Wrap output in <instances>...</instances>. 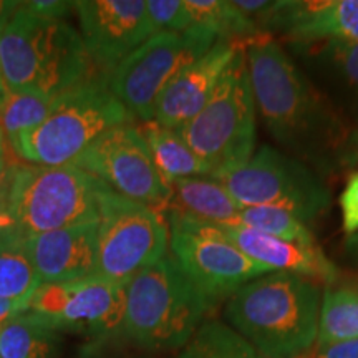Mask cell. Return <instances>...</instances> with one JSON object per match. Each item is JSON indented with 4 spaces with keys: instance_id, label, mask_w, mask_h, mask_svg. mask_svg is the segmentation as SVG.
I'll return each mask as SVG.
<instances>
[{
    "instance_id": "1",
    "label": "cell",
    "mask_w": 358,
    "mask_h": 358,
    "mask_svg": "<svg viewBox=\"0 0 358 358\" xmlns=\"http://www.w3.org/2000/svg\"><path fill=\"white\" fill-rule=\"evenodd\" d=\"M256 110L287 155L312 169L332 173L353 163V131L271 34L244 45Z\"/></svg>"
},
{
    "instance_id": "2",
    "label": "cell",
    "mask_w": 358,
    "mask_h": 358,
    "mask_svg": "<svg viewBox=\"0 0 358 358\" xmlns=\"http://www.w3.org/2000/svg\"><path fill=\"white\" fill-rule=\"evenodd\" d=\"M320 306L317 282L271 272L236 290L224 313L261 358H301L317 343Z\"/></svg>"
},
{
    "instance_id": "3",
    "label": "cell",
    "mask_w": 358,
    "mask_h": 358,
    "mask_svg": "<svg viewBox=\"0 0 358 358\" xmlns=\"http://www.w3.org/2000/svg\"><path fill=\"white\" fill-rule=\"evenodd\" d=\"M82 35L66 20H47L20 6L0 34L7 90L55 98L92 78Z\"/></svg>"
},
{
    "instance_id": "4",
    "label": "cell",
    "mask_w": 358,
    "mask_h": 358,
    "mask_svg": "<svg viewBox=\"0 0 358 358\" xmlns=\"http://www.w3.org/2000/svg\"><path fill=\"white\" fill-rule=\"evenodd\" d=\"M211 306L168 254L127 284L123 338L140 350L173 353L189 342Z\"/></svg>"
},
{
    "instance_id": "5",
    "label": "cell",
    "mask_w": 358,
    "mask_h": 358,
    "mask_svg": "<svg viewBox=\"0 0 358 358\" xmlns=\"http://www.w3.org/2000/svg\"><path fill=\"white\" fill-rule=\"evenodd\" d=\"M110 187L73 164L13 168L0 214L25 236L98 222Z\"/></svg>"
},
{
    "instance_id": "6",
    "label": "cell",
    "mask_w": 358,
    "mask_h": 358,
    "mask_svg": "<svg viewBox=\"0 0 358 358\" xmlns=\"http://www.w3.org/2000/svg\"><path fill=\"white\" fill-rule=\"evenodd\" d=\"M131 115L101 78H90L57 96L47 120L10 143L13 153L35 166H65L101 134L131 123Z\"/></svg>"
},
{
    "instance_id": "7",
    "label": "cell",
    "mask_w": 358,
    "mask_h": 358,
    "mask_svg": "<svg viewBox=\"0 0 358 358\" xmlns=\"http://www.w3.org/2000/svg\"><path fill=\"white\" fill-rule=\"evenodd\" d=\"M256 101L244 47L224 71L213 96L178 133L213 174L248 163L256 153Z\"/></svg>"
},
{
    "instance_id": "8",
    "label": "cell",
    "mask_w": 358,
    "mask_h": 358,
    "mask_svg": "<svg viewBox=\"0 0 358 358\" xmlns=\"http://www.w3.org/2000/svg\"><path fill=\"white\" fill-rule=\"evenodd\" d=\"M241 208L284 209L306 224L330 206V191L312 168L271 145L248 163L213 174Z\"/></svg>"
},
{
    "instance_id": "9",
    "label": "cell",
    "mask_w": 358,
    "mask_h": 358,
    "mask_svg": "<svg viewBox=\"0 0 358 358\" xmlns=\"http://www.w3.org/2000/svg\"><path fill=\"white\" fill-rule=\"evenodd\" d=\"M217 37L204 27L150 37L106 77L110 92L131 118L153 122L156 101L168 83L192 62L208 53Z\"/></svg>"
},
{
    "instance_id": "10",
    "label": "cell",
    "mask_w": 358,
    "mask_h": 358,
    "mask_svg": "<svg viewBox=\"0 0 358 358\" xmlns=\"http://www.w3.org/2000/svg\"><path fill=\"white\" fill-rule=\"evenodd\" d=\"M96 275L128 284L169 250L166 217L155 209L106 191L98 221Z\"/></svg>"
},
{
    "instance_id": "11",
    "label": "cell",
    "mask_w": 358,
    "mask_h": 358,
    "mask_svg": "<svg viewBox=\"0 0 358 358\" xmlns=\"http://www.w3.org/2000/svg\"><path fill=\"white\" fill-rule=\"evenodd\" d=\"M166 222L171 256L211 302L272 272L245 256L219 226L176 216Z\"/></svg>"
},
{
    "instance_id": "12",
    "label": "cell",
    "mask_w": 358,
    "mask_h": 358,
    "mask_svg": "<svg viewBox=\"0 0 358 358\" xmlns=\"http://www.w3.org/2000/svg\"><path fill=\"white\" fill-rule=\"evenodd\" d=\"M58 332L93 338H123L127 284L101 275L45 284L30 301V308Z\"/></svg>"
},
{
    "instance_id": "13",
    "label": "cell",
    "mask_w": 358,
    "mask_h": 358,
    "mask_svg": "<svg viewBox=\"0 0 358 358\" xmlns=\"http://www.w3.org/2000/svg\"><path fill=\"white\" fill-rule=\"evenodd\" d=\"M71 164L100 179L116 194L163 216L166 213L171 191L155 166L141 128L133 123L101 134Z\"/></svg>"
},
{
    "instance_id": "14",
    "label": "cell",
    "mask_w": 358,
    "mask_h": 358,
    "mask_svg": "<svg viewBox=\"0 0 358 358\" xmlns=\"http://www.w3.org/2000/svg\"><path fill=\"white\" fill-rule=\"evenodd\" d=\"M73 8L90 60L108 75L155 35L145 0H78Z\"/></svg>"
},
{
    "instance_id": "15",
    "label": "cell",
    "mask_w": 358,
    "mask_h": 358,
    "mask_svg": "<svg viewBox=\"0 0 358 358\" xmlns=\"http://www.w3.org/2000/svg\"><path fill=\"white\" fill-rule=\"evenodd\" d=\"M239 47V43L217 40L211 50L179 71L156 101L153 122L171 129L191 122L213 96Z\"/></svg>"
},
{
    "instance_id": "16",
    "label": "cell",
    "mask_w": 358,
    "mask_h": 358,
    "mask_svg": "<svg viewBox=\"0 0 358 358\" xmlns=\"http://www.w3.org/2000/svg\"><path fill=\"white\" fill-rule=\"evenodd\" d=\"M267 32H279L290 43H358V0H279L266 25Z\"/></svg>"
},
{
    "instance_id": "17",
    "label": "cell",
    "mask_w": 358,
    "mask_h": 358,
    "mask_svg": "<svg viewBox=\"0 0 358 358\" xmlns=\"http://www.w3.org/2000/svg\"><path fill=\"white\" fill-rule=\"evenodd\" d=\"M307 77L337 108L352 128H358V43H290Z\"/></svg>"
},
{
    "instance_id": "18",
    "label": "cell",
    "mask_w": 358,
    "mask_h": 358,
    "mask_svg": "<svg viewBox=\"0 0 358 358\" xmlns=\"http://www.w3.org/2000/svg\"><path fill=\"white\" fill-rule=\"evenodd\" d=\"M42 285L96 275L98 222L27 237Z\"/></svg>"
},
{
    "instance_id": "19",
    "label": "cell",
    "mask_w": 358,
    "mask_h": 358,
    "mask_svg": "<svg viewBox=\"0 0 358 358\" xmlns=\"http://www.w3.org/2000/svg\"><path fill=\"white\" fill-rule=\"evenodd\" d=\"M221 229L245 256L272 272H289L325 285L338 280L337 266L317 244L289 243L243 226H224Z\"/></svg>"
},
{
    "instance_id": "20",
    "label": "cell",
    "mask_w": 358,
    "mask_h": 358,
    "mask_svg": "<svg viewBox=\"0 0 358 358\" xmlns=\"http://www.w3.org/2000/svg\"><path fill=\"white\" fill-rule=\"evenodd\" d=\"M169 191L171 196L164 217L176 216L224 227L236 224L243 209L213 176L178 179L169 185Z\"/></svg>"
},
{
    "instance_id": "21",
    "label": "cell",
    "mask_w": 358,
    "mask_h": 358,
    "mask_svg": "<svg viewBox=\"0 0 358 358\" xmlns=\"http://www.w3.org/2000/svg\"><path fill=\"white\" fill-rule=\"evenodd\" d=\"M0 214V297L29 302L42 287L29 252V241Z\"/></svg>"
},
{
    "instance_id": "22",
    "label": "cell",
    "mask_w": 358,
    "mask_h": 358,
    "mask_svg": "<svg viewBox=\"0 0 358 358\" xmlns=\"http://www.w3.org/2000/svg\"><path fill=\"white\" fill-rule=\"evenodd\" d=\"M141 131L155 166L168 186L178 179L213 176V168L191 150L178 129L148 122L143 123Z\"/></svg>"
},
{
    "instance_id": "23",
    "label": "cell",
    "mask_w": 358,
    "mask_h": 358,
    "mask_svg": "<svg viewBox=\"0 0 358 358\" xmlns=\"http://www.w3.org/2000/svg\"><path fill=\"white\" fill-rule=\"evenodd\" d=\"M62 343V332L27 310L0 330V358H60Z\"/></svg>"
},
{
    "instance_id": "24",
    "label": "cell",
    "mask_w": 358,
    "mask_h": 358,
    "mask_svg": "<svg viewBox=\"0 0 358 358\" xmlns=\"http://www.w3.org/2000/svg\"><path fill=\"white\" fill-rule=\"evenodd\" d=\"M358 338V280L329 285L322 294L317 347Z\"/></svg>"
},
{
    "instance_id": "25",
    "label": "cell",
    "mask_w": 358,
    "mask_h": 358,
    "mask_svg": "<svg viewBox=\"0 0 358 358\" xmlns=\"http://www.w3.org/2000/svg\"><path fill=\"white\" fill-rule=\"evenodd\" d=\"M191 24L204 27L216 35L217 40L244 45L262 32L237 6L226 0H185Z\"/></svg>"
},
{
    "instance_id": "26",
    "label": "cell",
    "mask_w": 358,
    "mask_h": 358,
    "mask_svg": "<svg viewBox=\"0 0 358 358\" xmlns=\"http://www.w3.org/2000/svg\"><path fill=\"white\" fill-rule=\"evenodd\" d=\"M178 358H261L248 340L221 320H204Z\"/></svg>"
},
{
    "instance_id": "27",
    "label": "cell",
    "mask_w": 358,
    "mask_h": 358,
    "mask_svg": "<svg viewBox=\"0 0 358 358\" xmlns=\"http://www.w3.org/2000/svg\"><path fill=\"white\" fill-rule=\"evenodd\" d=\"M55 98H48L35 93H22L7 90L0 103V124L8 145L22 134L32 131L42 124L55 105Z\"/></svg>"
},
{
    "instance_id": "28",
    "label": "cell",
    "mask_w": 358,
    "mask_h": 358,
    "mask_svg": "<svg viewBox=\"0 0 358 358\" xmlns=\"http://www.w3.org/2000/svg\"><path fill=\"white\" fill-rule=\"evenodd\" d=\"M232 226H243L250 231L261 232L277 239L297 244H315L313 232L294 214L275 208H244Z\"/></svg>"
},
{
    "instance_id": "29",
    "label": "cell",
    "mask_w": 358,
    "mask_h": 358,
    "mask_svg": "<svg viewBox=\"0 0 358 358\" xmlns=\"http://www.w3.org/2000/svg\"><path fill=\"white\" fill-rule=\"evenodd\" d=\"M146 10L155 35L163 32H185L192 27L185 0H148Z\"/></svg>"
},
{
    "instance_id": "30",
    "label": "cell",
    "mask_w": 358,
    "mask_h": 358,
    "mask_svg": "<svg viewBox=\"0 0 358 358\" xmlns=\"http://www.w3.org/2000/svg\"><path fill=\"white\" fill-rule=\"evenodd\" d=\"M342 213V229L347 236L358 232V171L350 174L338 199Z\"/></svg>"
},
{
    "instance_id": "31",
    "label": "cell",
    "mask_w": 358,
    "mask_h": 358,
    "mask_svg": "<svg viewBox=\"0 0 358 358\" xmlns=\"http://www.w3.org/2000/svg\"><path fill=\"white\" fill-rule=\"evenodd\" d=\"M22 7L47 20H65L71 12H75L73 2H64V0H32V2H22Z\"/></svg>"
},
{
    "instance_id": "32",
    "label": "cell",
    "mask_w": 358,
    "mask_h": 358,
    "mask_svg": "<svg viewBox=\"0 0 358 358\" xmlns=\"http://www.w3.org/2000/svg\"><path fill=\"white\" fill-rule=\"evenodd\" d=\"M123 338H93L78 348L73 358H118L122 348L118 342Z\"/></svg>"
},
{
    "instance_id": "33",
    "label": "cell",
    "mask_w": 358,
    "mask_h": 358,
    "mask_svg": "<svg viewBox=\"0 0 358 358\" xmlns=\"http://www.w3.org/2000/svg\"><path fill=\"white\" fill-rule=\"evenodd\" d=\"M313 358H358V338L317 347V353Z\"/></svg>"
},
{
    "instance_id": "34",
    "label": "cell",
    "mask_w": 358,
    "mask_h": 358,
    "mask_svg": "<svg viewBox=\"0 0 358 358\" xmlns=\"http://www.w3.org/2000/svg\"><path fill=\"white\" fill-rule=\"evenodd\" d=\"M30 308L29 302H15L7 301V299L0 297V330L6 327L7 322H10L13 317L20 315Z\"/></svg>"
},
{
    "instance_id": "35",
    "label": "cell",
    "mask_w": 358,
    "mask_h": 358,
    "mask_svg": "<svg viewBox=\"0 0 358 358\" xmlns=\"http://www.w3.org/2000/svg\"><path fill=\"white\" fill-rule=\"evenodd\" d=\"M7 143L6 133H3L2 124H0V198L6 191L8 178H10L12 173V168L7 166Z\"/></svg>"
},
{
    "instance_id": "36",
    "label": "cell",
    "mask_w": 358,
    "mask_h": 358,
    "mask_svg": "<svg viewBox=\"0 0 358 358\" xmlns=\"http://www.w3.org/2000/svg\"><path fill=\"white\" fill-rule=\"evenodd\" d=\"M22 2H15V0H0V34L7 29V25L10 24Z\"/></svg>"
},
{
    "instance_id": "37",
    "label": "cell",
    "mask_w": 358,
    "mask_h": 358,
    "mask_svg": "<svg viewBox=\"0 0 358 358\" xmlns=\"http://www.w3.org/2000/svg\"><path fill=\"white\" fill-rule=\"evenodd\" d=\"M118 358H174L171 353H155V352H145V350H140V348H136V352H128V350H123L120 352Z\"/></svg>"
},
{
    "instance_id": "38",
    "label": "cell",
    "mask_w": 358,
    "mask_h": 358,
    "mask_svg": "<svg viewBox=\"0 0 358 358\" xmlns=\"http://www.w3.org/2000/svg\"><path fill=\"white\" fill-rule=\"evenodd\" d=\"M345 250L348 256H350L352 261H355L358 264V232L357 234L347 237Z\"/></svg>"
},
{
    "instance_id": "39",
    "label": "cell",
    "mask_w": 358,
    "mask_h": 358,
    "mask_svg": "<svg viewBox=\"0 0 358 358\" xmlns=\"http://www.w3.org/2000/svg\"><path fill=\"white\" fill-rule=\"evenodd\" d=\"M6 92H7V87H6V83H3L2 73H0V103H2L3 96H6Z\"/></svg>"
},
{
    "instance_id": "40",
    "label": "cell",
    "mask_w": 358,
    "mask_h": 358,
    "mask_svg": "<svg viewBox=\"0 0 358 358\" xmlns=\"http://www.w3.org/2000/svg\"><path fill=\"white\" fill-rule=\"evenodd\" d=\"M353 163H358V146L355 148V155H353Z\"/></svg>"
},
{
    "instance_id": "41",
    "label": "cell",
    "mask_w": 358,
    "mask_h": 358,
    "mask_svg": "<svg viewBox=\"0 0 358 358\" xmlns=\"http://www.w3.org/2000/svg\"><path fill=\"white\" fill-rule=\"evenodd\" d=\"M301 358H308V357H301Z\"/></svg>"
}]
</instances>
